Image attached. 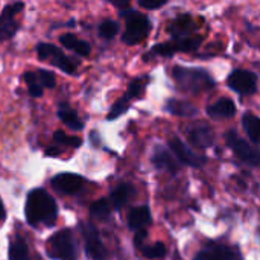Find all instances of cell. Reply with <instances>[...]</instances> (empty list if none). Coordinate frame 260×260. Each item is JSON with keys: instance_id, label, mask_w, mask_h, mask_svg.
I'll list each match as a JSON object with an SVG mask.
<instances>
[{"instance_id": "3957f363", "label": "cell", "mask_w": 260, "mask_h": 260, "mask_svg": "<svg viewBox=\"0 0 260 260\" xmlns=\"http://www.w3.org/2000/svg\"><path fill=\"white\" fill-rule=\"evenodd\" d=\"M122 15L125 17V23H126L122 41L128 46L142 43L151 30V23L148 17L136 11L122 12Z\"/></svg>"}, {"instance_id": "ab89813d", "label": "cell", "mask_w": 260, "mask_h": 260, "mask_svg": "<svg viewBox=\"0 0 260 260\" xmlns=\"http://www.w3.org/2000/svg\"><path fill=\"white\" fill-rule=\"evenodd\" d=\"M108 2H113V0H108Z\"/></svg>"}, {"instance_id": "ba28073f", "label": "cell", "mask_w": 260, "mask_h": 260, "mask_svg": "<svg viewBox=\"0 0 260 260\" xmlns=\"http://www.w3.org/2000/svg\"><path fill=\"white\" fill-rule=\"evenodd\" d=\"M82 235L85 241V251L93 260H108V251L102 244L99 233L94 225L82 224Z\"/></svg>"}, {"instance_id": "7402d4cb", "label": "cell", "mask_w": 260, "mask_h": 260, "mask_svg": "<svg viewBox=\"0 0 260 260\" xmlns=\"http://www.w3.org/2000/svg\"><path fill=\"white\" fill-rule=\"evenodd\" d=\"M111 213V203L108 200L94 201L90 207V215L98 221H107Z\"/></svg>"}, {"instance_id": "44dd1931", "label": "cell", "mask_w": 260, "mask_h": 260, "mask_svg": "<svg viewBox=\"0 0 260 260\" xmlns=\"http://www.w3.org/2000/svg\"><path fill=\"white\" fill-rule=\"evenodd\" d=\"M55 67H58L59 70H62V72H66V73H69V75H72V73H75L76 72V62L73 61V59H70L69 56H66L59 49H56V52L53 53V56L49 59Z\"/></svg>"}, {"instance_id": "d6986e66", "label": "cell", "mask_w": 260, "mask_h": 260, "mask_svg": "<svg viewBox=\"0 0 260 260\" xmlns=\"http://www.w3.org/2000/svg\"><path fill=\"white\" fill-rule=\"evenodd\" d=\"M58 117H59L69 128H72V129H75V131H79V129L84 128V123H82V120L78 117L76 111L72 110L67 104H61V105H59Z\"/></svg>"}, {"instance_id": "d6a6232c", "label": "cell", "mask_w": 260, "mask_h": 260, "mask_svg": "<svg viewBox=\"0 0 260 260\" xmlns=\"http://www.w3.org/2000/svg\"><path fill=\"white\" fill-rule=\"evenodd\" d=\"M38 81L43 87L46 88H53L56 85V81H55V76L52 72L49 70H40L38 72Z\"/></svg>"}, {"instance_id": "8d00e7d4", "label": "cell", "mask_w": 260, "mask_h": 260, "mask_svg": "<svg viewBox=\"0 0 260 260\" xmlns=\"http://www.w3.org/2000/svg\"><path fill=\"white\" fill-rule=\"evenodd\" d=\"M59 152H61V149H59V148L52 146V148H47L46 155H49V157H55V155H59Z\"/></svg>"}, {"instance_id": "603a6c76", "label": "cell", "mask_w": 260, "mask_h": 260, "mask_svg": "<svg viewBox=\"0 0 260 260\" xmlns=\"http://www.w3.org/2000/svg\"><path fill=\"white\" fill-rule=\"evenodd\" d=\"M142 251V254L146 257V259H163L166 256V245L163 242H155V244H151V245H142L139 248Z\"/></svg>"}, {"instance_id": "7a4b0ae2", "label": "cell", "mask_w": 260, "mask_h": 260, "mask_svg": "<svg viewBox=\"0 0 260 260\" xmlns=\"http://www.w3.org/2000/svg\"><path fill=\"white\" fill-rule=\"evenodd\" d=\"M172 76H174L178 88L186 93L197 94V93L212 90L215 87V79L204 69H192V67L177 66L172 70Z\"/></svg>"}, {"instance_id": "f546056e", "label": "cell", "mask_w": 260, "mask_h": 260, "mask_svg": "<svg viewBox=\"0 0 260 260\" xmlns=\"http://www.w3.org/2000/svg\"><path fill=\"white\" fill-rule=\"evenodd\" d=\"M53 140L59 145H66V146H72V148H79L82 145V140L79 137H69L62 131H55Z\"/></svg>"}, {"instance_id": "2e32d148", "label": "cell", "mask_w": 260, "mask_h": 260, "mask_svg": "<svg viewBox=\"0 0 260 260\" xmlns=\"http://www.w3.org/2000/svg\"><path fill=\"white\" fill-rule=\"evenodd\" d=\"M207 114L213 119H227L236 114V105L230 99H221L207 108Z\"/></svg>"}, {"instance_id": "cb8c5ba5", "label": "cell", "mask_w": 260, "mask_h": 260, "mask_svg": "<svg viewBox=\"0 0 260 260\" xmlns=\"http://www.w3.org/2000/svg\"><path fill=\"white\" fill-rule=\"evenodd\" d=\"M9 260H30L27 247L23 241H14L9 245Z\"/></svg>"}, {"instance_id": "f1b7e54d", "label": "cell", "mask_w": 260, "mask_h": 260, "mask_svg": "<svg viewBox=\"0 0 260 260\" xmlns=\"http://www.w3.org/2000/svg\"><path fill=\"white\" fill-rule=\"evenodd\" d=\"M128 108H129V99H126V98L123 96L122 99H119V101L111 107V110H110L107 119H108V120H114V119H117L119 116H122L123 113H126Z\"/></svg>"}, {"instance_id": "9c48e42d", "label": "cell", "mask_w": 260, "mask_h": 260, "mask_svg": "<svg viewBox=\"0 0 260 260\" xmlns=\"http://www.w3.org/2000/svg\"><path fill=\"white\" fill-rule=\"evenodd\" d=\"M195 260H242V257L236 248L212 242L197 254Z\"/></svg>"}, {"instance_id": "6da1fadb", "label": "cell", "mask_w": 260, "mask_h": 260, "mask_svg": "<svg viewBox=\"0 0 260 260\" xmlns=\"http://www.w3.org/2000/svg\"><path fill=\"white\" fill-rule=\"evenodd\" d=\"M58 216L56 203L44 189H35L26 201V219L30 225H53Z\"/></svg>"}, {"instance_id": "4fadbf2b", "label": "cell", "mask_w": 260, "mask_h": 260, "mask_svg": "<svg viewBox=\"0 0 260 260\" xmlns=\"http://www.w3.org/2000/svg\"><path fill=\"white\" fill-rule=\"evenodd\" d=\"M152 163L160 171H166V172H171V174L178 172V163L175 161L172 154L169 151H166L165 148H161V146H157L154 149Z\"/></svg>"}, {"instance_id": "5b68a950", "label": "cell", "mask_w": 260, "mask_h": 260, "mask_svg": "<svg viewBox=\"0 0 260 260\" xmlns=\"http://www.w3.org/2000/svg\"><path fill=\"white\" fill-rule=\"evenodd\" d=\"M203 43L201 37H184V38H174V41L169 43H161L157 44L151 49L149 55H145V59L154 55H161V56H171L178 52H193L197 50Z\"/></svg>"}, {"instance_id": "9a60e30c", "label": "cell", "mask_w": 260, "mask_h": 260, "mask_svg": "<svg viewBox=\"0 0 260 260\" xmlns=\"http://www.w3.org/2000/svg\"><path fill=\"white\" fill-rule=\"evenodd\" d=\"M197 29V23L192 20L190 15L184 14V15H180L178 18H175L171 26H169V32L174 38H184V37H189L193 30Z\"/></svg>"}, {"instance_id": "836d02e7", "label": "cell", "mask_w": 260, "mask_h": 260, "mask_svg": "<svg viewBox=\"0 0 260 260\" xmlns=\"http://www.w3.org/2000/svg\"><path fill=\"white\" fill-rule=\"evenodd\" d=\"M79 40L73 35V34H64L62 37H59V43L66 47V49H75L76 43Z\"/></svg>"}, {"instance_id": "8992f818", "label": "cell", "mask_w": 260, "mask_h": 260, "mask_svg": "<svg viewBox=\"0 0 260 260\" xmlns=\"http://www.w3.org/2000/svg\"><path fill=\"white\" fill-rule=\"evenodd\" d=\"M227 145L230 146V149L247 165L250 166H256L260 168V151L256 149L254 146H251L247 140L241 139L235 131L227 133L225 136Z\"/></svg>"}, {"instance_id": "74e56055", "label": "cell", "mask_w": 260, "mask_h": 260, "mask_svg": "<svg viewBox=\"0 0 260 260\" xmlns=\"http://www.w3.org/2000/svg\"><path fill=\"white\" fill-rule=\"evenodd\" d=\"M129 2H131V0H113V3H114L117 8H120V9L128 8V6H129Z\"/></svg>"}, {"instance_id": "d590c367", "label": "cell", "mask_w": 260, "mask_h": 260, "mask_svg": "<svg viewBox=\"0 0 260 260\" xmlns=\"http://www.w3.org/2000/svg\"><path fill=\"white\" fill-rule=\"evenodd\" d=\"M73 50H75L78 55H81V56H88L90 52H91V47H90V44H88L87 41H78Z\"/></svg>"}, {"instance_id": "4316f807", "label": "cell", "mask_w": 260, "mask_h": 260, "mask_svg": "<svg viewBox=\"0 0 260 260\" xmlns=\"http://www.w3.org/2000/svg\"><path fill=\"white\" fill-rule=\"evenodd\" d=\"M17 30H18V23L14 18L11 20L0 18V41L12 38Z\"/></svg>"}, {"instance_id": "f35d334b", "label": "cell", "mask_w": 260, "mask_h": 260, "mask_svg": "<svg viewBox=\"0 0 260 260\" xmlns=\"http://www.w3.org/2000/svg\"><path fill=\"white\" fill-rule=\"evenodd\" d=\"M5 218H6V212H5V207H3V203L0 198V221H3Z\"/></svg>"}, {"instance_id": "d4e9b609", "label": "cell", "mask_w": 260, "mask_h": 260, "mask_svg": "<svg viewBox=\"0 0 260 260\" xmlns=\"http://www.w3.org/2000/svg\"><path fill=\"white\" fill-rule=\"evenodd\" d=\"M146 82H148V78H139L136 81H133L129 84V88L125 94L126 99H140L143 94H145V88H146Z\"/></svg>"}, {"instance_id": "1f68e13d", "label": "cell", "mask_w": 260, "mask_h": 260, "mask_svg": "<svg viewBox=\"0 0 260 260\" xmlns=\"http://www.w3.org/2000/svg\"><path fill=\"white\" fill-rule=\"evenodd\" d=\"M58 47H55L53 44H49V43H40L37 46V53H38V58L41 61H46V59H50L53 56V53L56 52Z\"/></svg>"}, {"instance_id": "ffe728a7", "label": "cell", "mask_w": 260, "mask_h": 260, "mask_svg": "<svg viewBox=\"0 0 260 260\" xmlns=\"http://www.w3.org/2000/svg\"><path fill=\"white\" fill-rule=\"evenodd\" d=\"M242 125H244V129L248 134V137L254 143H260V117L248 113V114L244 116Z\"/></svg>"}, {"instance_id": "277c9868", "label": "cell", "mask_w": 260, "mask_h": 260, "mask_svg": "<svg viewBox=\"0 0 260 260\" xmlns=\"http://www.w3.org/2000/svg\"><path fill=\"white\" fill-rule=\"evenodd\" d=\"M47 251L53 259L76 260V247L69 230L56 232L47 242Z\"/></svg>"}, {"instance_id": "30bf717a", "label": "cell", "mask_w": 260, "mask_h": 260, "mask_svg": "<svg viewBox=\"0 0 260 260\" xmlns=\"http://www.w3.org/2000/svg\"><path fill=\"white\" fill-rule=\"evenodd\" d=\"M169 146H171V151L175 154V157L187 165V166H193V168H201L204 163H206V157L203 155H198L197 152H193L190 148H187L178 137H172L169 140Z\"/></svg>"}, {"instance_id": "8fae6325", "label": "cell", "mask_w": 260, "mask_h": 260, "mask_svg": "<svg viewBox=\"0 0 260 260\" xmlns=\"http://www.w3.org/2000/svg\"><path fill=\"white\" fill-rule=\"evenodd\" d=\"M186 134H187L189 142H190L193 146H197V148L206 149V148L212 146V143H213V131H212L210 126L206 125V123H195V125H190V126L186 129Z\"/></svg>"}, {"instance_id": "5bb4252c", "label": "cell", "mask_w": 260, "mask_h": 260, "mask_svg": "<svg viewBox=\"0 0 260 260\" xmlns=\"http://www.w3.org/2000/svg\"><path fill=\"white\" fill-rule=\"evenodd\" d=\"M152 222V216H151V210L146 206H139L131 209L129 215H128V225L131 230H145V227H148Z\"/></svg>"}, {"instance_id": "52a82bcc", "label": "cell", "mask_w": 260, "mask_h": 260, "mask_svg": "<svg viewBox=\"0 0 260 260\" xmlns=\"http://www.w3.org/2000/svg\"><path fill=\"white\" fill-rule=\"evenodd\" d=\"M227 82L233 91L244 94V96H250V94L256 93V90H257V76L250 70H242V69L233 70L230 73Z\"/></svg>"}, {"instance_id": "e575fe53", "label": "cell", "mask_w": 260, "mask_h": 260, "mask_svg": "<svg viewBox=\"0 0 260 260\" xmlns=\"http://www.w3.org/2000/svg\"><path fill=\"white\" fill-rule=\"evenodd\" d=\"M168 0H139V5L145 9H158Z\"/></svg>"}, {"instance_id": "e0dca14e", "label": "cell", "mask_w": 260, "mask_h": 260, "mask_svg": "<svg viewBox=\"0 0 260 260\" xmlns=\"http://www.w3.org/2000/svg\"><path fill=\"white\" fill-rule=\"evenodd\" d=\"M136 190L133 187V184L129 183H122L119 184L113 192H111V197H110V203L114 209H122L133 197H134Z\"/></svg>"}, {"instance_id": "83f0119b", "label": "cell", "mask_w": 260, "mask_h": 260, "mask_svg": "<svg viewBox=\"0 0 260 260\" xmlns=\"http://www.w3.org/2000/svg\"><path fill=\"white\" fill-rule=\"evenodd\" d=\"M119 32V24L113 20H105L99 26V35L105 40H111Z\"/></svg>"}, {"instance_id": "ac0fdd59", "label": "cell", "mask_w": 260, "mask_h": 260, "mask_svg": "<svg viewBox=\"0 0 260 260\" xmlns=\"http://www.w3.org/2000/svg\"><path fill=\"white\" fill-rule=\"evenodd\" d=\"M166 110L171 114L183 116V117H190V116H195L198 113L195 105H192L187 101H178V99H169L166 102Z\"/></svg>"}, {"instance_id": "60d3db41", "label": "cell", "mask_w": 260, "mask_h": 260, "mask_svg": "<svg viewBox=\"0 0 260 260\" xmlns=\"http://www.w3.org/2000/svg\"><path fill=\"white\" fill-rule=\"evenodd\" d=\"M259 235H260V230H259Z\"/></svg>"}, {"instance_id": "4dcf8cb0", "label": "cell", "mask_w": 260, "mask_h": 260, "mask_svg": "<svg viewBox=\"0 0 260 260\" xmlns=\"http://www.w3.org/2000/svg\"><path fill=\"white\" fill-rule=\"evenodd\" d=\"M24 9V3L23 2H15V3H11V5H6L0 14V18H6V20H11L14 18L18 12H21Z\"/></svg>"}, {"instance_id": "484cf974", "label": "cell", "mask_w": 260, "mask_h": 260, "mask_svg": "<svg viewBox=\"0 0 260 260\" xmlns=\"http://www.w3.org/2000/svg\"><path fill=\"white\" fill-rule=\"evenodd\" d=\"M24 82L27 84V88H29V94L32 98H41L43 96V85L40 84L37 75L34 72H26L24 73Z\"/></svg>"}, {"instance_id": "7c38bea8", "label": "cell", "mask_w": 260, "mask_h": 260, "mask_svg": "<svg viewBox=\"0 0 260 260\" xmlns=\"http://www.w3.org/2000/svg\"><path fill=\"white\" fill-rule=\"evenodd\" d=\"M52 186L55 190L61 193L72 195V193H76L84 186V180L82 177L76 174H59L52 178Z\"/></svg>"}]
</instances>
